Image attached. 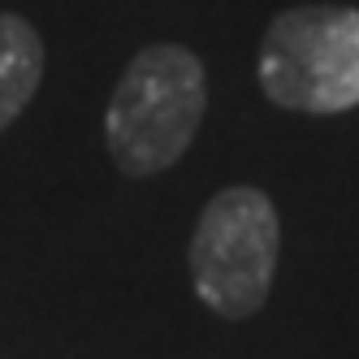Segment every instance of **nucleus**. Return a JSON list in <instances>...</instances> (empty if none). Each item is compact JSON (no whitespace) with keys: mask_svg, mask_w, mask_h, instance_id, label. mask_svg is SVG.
<instances>
[{"mask_svg":"<svg viewBox=\"0 0 359 359\" xmlns=\"http://www.w3.org/2000/svg\"><path fill=\"white\" fill-rule=\"evenodd\" d=\"M208 113V69L187 43H147L126 61L104 109V147L121 177L147 182L191 151Z\"/></svg>","mask_w":359,"mask_h":359,"instance_id":"nucleus-1","label":"nucleus"},{"mask_svg":"<svg viewBox=\"0 0 359 359\" xmlns=\"http://www.w3.org/2000/svg\"><path fill=\"white\" fill-rule=\"evenodd\" d=\"M255 83L281 113L338 117L359 109V9L290 5L273 13L255 53Z\"/></svg>","mask_w":359,"mask_h":359,"instance_id":"nucleus-2","label":"nucleus"},{"mask_svg":"<svg viewBox=\"0 0 359 359\" xmlns=\"http://www.w3.org/2000/svg\"><path fill=\"white\" fill-rule=\"evenodd\" d=\"M281 264V217L264 187H221L199 208L187 243L195 299L221 320H251L273 294Z\"/></svg>","mask_w":359,"mask_h":359,"instance_id":"nucleus-3","label":"nucleus"},{"mask_svg":"<svg viewBox=\"0 0 359 359\" xmlns=\"http://www.w3.org/2000/svg\"><path fill=\"white\" fill-rule=\"evenodd\" d=\"M48 48L31 18L0 9V135L31 109V100L43 87Z\"/></svg>","mask_w":359,"mask_h":359,"instance_id":"nucleus-4","label":"nucleus"}]
</instances>
